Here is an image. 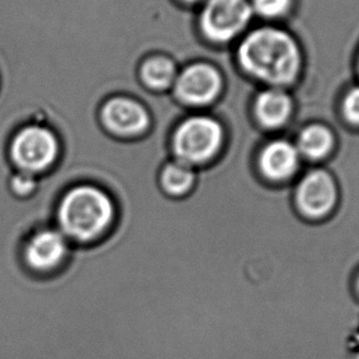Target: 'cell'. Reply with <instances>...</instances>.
<instances>
[{"label": "cell", "mask_w": 359, "mask_h": 359, "mask_svg": "<svg viewBox=\"0 0 359 359\" xmlns=\"http://www.w3.org/2000/svg\"><path fill=\"white\" fill-rule=\"evenodd\" d=\"M118 219V205L110 191L94 182H78L60 195L53 225L74 246L100 243Z\"/></svg>", "instance_id": "obj_1"}, {"label": "cell", "mask_w": 359, "mask_h": 359, "mask_svg": "<svg viewBox=\"0 0 359 359\" xmlns=\"http://www.w3.org/2000/svg\"><path fill=\"white\" fill-rule=\"evenodd\" d=\"M238 58L246 73L280 89L294 81L302 62L294 39L273 27H261L246 36Z\"/></svg>", "instance_id": "obj_2"}, {"label": "cell", "mask_w": 359, "mask_h": 359, "mask_svg": "<svg viewBox=\"0 0 359 359\" xmlns=\"http://www.w3.org/2000/svg\"><path fill=\"white\" fill-rule=\"evenodd\" d=\"M224 130L208 116H190L175 126L170 150L172 159L198 170L213 164L224 145Z\"/></svg>", "instance_id": "obj_3"}, {"label": "cell", "mask_w": 359, "mask_h": 359, "mask_svg": "<svg viewBox=\"0 0 359 359\" xmlns=\"http://www.w3.org/2000/svg\"><path fill=\"white\" fill-rule=\"evenodd\" d=\"M62 154L60 137L41 123H30L13 135L8 145V158L16 171L41 177L58 164Z\"/></svg>", "instance_id": "obj_4"}, {"label": "cell", "mask_w": 359, "mask_h": 359, "mask_svg": "<svg viewBox=\"0 0 359 359\" xmlns=\"http://www.w3.org/2000/svg\"><path fill=\"white\" fill-rule=\"evenodd\" d=\"M72 250L73 245L55 225H43L26 236L21 245V261L32 275L47 277L65 269Z\"/></svg>", "instance_id": "obj_5"}, {"label": "cell", "mask_w": 359, "mask_h": 359, "mask_svg": "<svg viewBox=\"0 0 359 359\" xmlns=\"http://www.w3.org/2000/svg\"><path fill=\"white\" fill-rule=\"evenodd\" d=\"M339 185L326 168L305 172L293 186L295 210L304 219L320 222L329 218L339 205Z\"/></svg>", "instance_id": "obj_6"}, {"label": "cell", "mask_w": 359, "mask_h": 359, "mask_svg": "<svg viewBox=\"0 0 359 359\" xmlns=\"http://www.w3.org/2000/svg\"><path fill=\"white\" fill-rule=\"evenodd\" d=\"M252 14L248 0H208L201 11V31L210 42L225 43L244 30Z\"/></svg>", "instance_id": "obj_7"}, {"label": "cell", "mask_w": 359, "mask_h": 359, "mask_svg": "<svg viewBox=\"0 0 359 359\" xmlns=\"http://www.w3.org/2000/svg\"><path fill=\"white\" fill-rule=\"evenodd\" d=\"M99 120L109 135L120 140H137L150 130L149 111L128 96H112L101 105Z\"/></svg>", "instance_id": "obj_8"}, {"label": "cell", "mask_w": 359, "mask_h": 359, "mask_svg": "<svg viewBox=\"0 0 359 359\" xmlns=\"http://www.w3.org/2000/svg\"><path fill=\"white\" fill-rule=\"evenodd\" d=\"M175 99L187 106L210 105L219 95L222 75L215 65L195 62L186 65L175 80Z\"/></svg>", "instance_id": "obj_9"}, {"label": "cell", "mask_w": 359, "mask_h": 359, "mask_svg": "<svg viewBox=\"0 0 359 359\" xmlns=\"http://www.w3.org/2000/svg\"><path fill=\"white\" fill-rule=\"evenodd\" d=\"M302 166V156L297 147L288 140L269 142L259 151L256 171L269 185H287L294 182Z\"/></svg>", "instance_id": "obj_10"}, {"label": "cell", "mask_w": 359, "mask_h": 359, "mask_svg": "<svg viewBox=\"0 0 359 359\" xmlns=\"http://www.w3.org/2000/svg\"><path fill=\"white\" fill-rule=\"evenodd\" d=\"M197 182V170L177 160L166 161L158 174L160 191L169 198L181 200L190 195Z\"/></svg>", "instance_id": "obj_11"}, {"label": "cell", "mask_w": 359, "mask_h": 359, "mask_svg": "<svg viewBox=\"0 0 359 359\" xmlns=\"http://www.w3.org/2000/svg\"><path fill=\"white\" fill-rule=\"evenodd\" d=\"M292 100L280 88L262 91L255 102V114L266 128H278L285 125L292 114Z\"/></svg>", "instance_id": "obj_12"}, {"label": "cell", "mask_w": 359, "mask_h": 359, "mask_svg": "<svg viewBox=\"0 0 359 359\" xmlns=\"http://www.w3.org/2000/svg\"><path fill=\"white\" fill-rule=\"evenodd\" d=\"M140 81L153 93H168L175 84L177 76V65L172 58L165 55H151L147 57L138 70Z\"/></svg>", "instance_id": "obj_13"}, {"label": "cell", "mask_w": 359, "mask_h": 359, "mask_svg": "<svg viewBox=\"0 0 359 359\" xmlns=\"http://www.w3.org/2000/svg\"><path fill=\"white\" fill-rule=\"evenodd\" d=\"M336 145L334 135L326 126L310 125L300 132L297 140V149L302 159L319 163L332 154Z\"/></svg>", "instance_id": "obj_14"}, {"label": "cell", "mask_w": 359, "mask_h": 359, "mask_svg": "<svg viewBox=\"0 0 359 359\" xmlns=\"http://www.w3.org/2000/svg\"><path fill=\"white\" fill-rule=\"evenodd\" d=\"M40 186V177L35 175L27 174L22 171H16L11 175L8 181V187L11 195L19 200H27L35 195Z\"/></svg>", "instance_id": "obj_15"}, {"label": "cell", "mask_w": 359, "mask_h": 359, "mask_svg": "<svg viewBox=\"0 0 359 359\" xmlns=\"http://www.w3.org/2000/svg\"><path fill=\"white\" fill-rule=\"evenodd\" d=\"M251 11L261 18L275 19L285 15L290 11L292 0H252L250 3Z\"/></svg>", "instance_id": "obj_16"}, {"label": "cell", "mask_w": 359, "mask_h": 359, "mask_svg": "<svg viewBox=\"0 0 359 359\" xmlns=\"http://www.w3.org/2000/svg\"><path fill=\"white\" fill-rule=\"evenodd\" d=\"M342 109L346 120L359 126V86L352 88L346 94Z\"/></svg>", "instance_id": "obj_17"}, {"label": "cell", "mask_w": 359, "mask_h": 359, "mask_svg": "<svg viewBox=\"0 0 359 359\" xmlns=\"http://www.w3.org/2000/svg\"><path fill=\"white\" fill-rule=\"evenodd\" d=\"M353 288L354 292H355V294H357V297L359 298V271L357 276H355V278H354Z\"/></svg>", "instance_id": "obj_18"}, {"label": "cell", "mask_w": 359, "mask_h": 359, "mask_svg": "<svg viewBox=\"0 0 359 359\" xmlns=\"http://www.w3.org/2000/svg\"><path fill=\"white\" fill-rule=\"evenodd\" d=\"M180 3H184V4H187V6H194V4H197L198 1L201 0H179Z\"/></svg>", "instance_id": "obj_19"}]
</instances>
